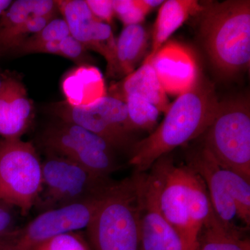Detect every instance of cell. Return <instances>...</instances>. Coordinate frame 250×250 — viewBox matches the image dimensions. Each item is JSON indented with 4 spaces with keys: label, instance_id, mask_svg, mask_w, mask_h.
<instances>
[{
    "label": "cell",
    "instance_id": "obj_1",
    "mask_svg": "<svg viewBox=\"0 0 250 250\" xmlns=\"http://www.w3.org/2000/svg\"><path fill=\"white\" fill-rule=\"evenodd\" d=\"M219 101L211 83L198 76L170 104L162 123L134 143L129 161L136 172H146L162 156L205 134L214 119Z\"/></svg>",
    "mask_w": 250,
    "mask_h": 250
},
{
    "label": "cell",
    "instance_id": "obj_2",
    "mask_svg": "<svg viewBox=\"0 0 250 250\" xmlns=\"http://www.w3.org/2000/svg\"><path fill=\"white\" fill-rule=\"evenodd\" d=\"M161 213L191 250L213 213L202 177L190 166L177 165L170 156H162L149 168Z\"/></svg>",
    "mask_w": 250,
    "mask_h": 250
},
{
    "label": "cell",
    "instance_id": "obj_3",
    "mask_svg": "<svg viewBox=\"0 0 250 250\" xmlns=\"http://www.w3.org/2000/svg\"><path fill=\"white\" fill-rule=\"evenodd\" d=\"M202 6L199 34L219 75L231 78L249 68L250 0L207 1Z\"/></svg>",
    "mask_w": 250,
    "mask_h": 250
},
{
    "label": "cell",
    "instance_id": "obj_4",
    "mask_svg": "<svg viewBox=\"0 0 250 250\" xmlns=\"http://www.w3.org/2000/svg\"><path fill=\"white\" fill-rule=\"evenodd\" d=\"M85 234L92 250H140L137 172L113 182Z\"/></svg>",
    "mask_w": 250,
    "mask_h": 250
},
{
    "label": "cell",
    "instance_id": "obj_5",
    "mask_svg": "<svg viewBox=\"0 0 250 250\" xmlns=\"http://www.w3.org/2000/svg\"><path fill=\"white\" fill-rule=\"evenodd\" d=\"M203 147L223 167L250 182V104L247 96L219 102Z\"/></svg>",
    "mask_w": 250,
    "mask_h": 250
},
{
    "label": "cell",
    "instance_id": "obj_6",
    "mask_svg": "<svg viewBox=\"0 0 250 250\" xmlns=\"http://www.w3.org/2000/svg\"><path fill=\"white\" fill-rule=\"evenodd\" d=\"M187 164L203 179L213 211L224 226L243 232L244 230L236 223L239 220L248 230L250 226V182L219 165L204 147L190 156Z\"/></svg>",
    "mask_w": 250,
    "mask_h": 250
},
{
    "label": "cell",
    "instance_id": "obj_7",
    "mask_svg": "<svg viewBox=\"0 0 250 250\" xmlns=\"http://www.w3.org/2000/svg\"><path fill=\"white\" fill-rule=\"evenodd\" d=\"M42 189V161L34 146L21 139L1 140L0 200L27 215L35 208Z\"/></svg>",
    "mask_w": 250,
    "mask_h": 250
},
{
    "label": "cell",
    "instance_id": "obj_8",
    "mask_svg": "<svg viewBox=\"0 0 250 250\" xmlns=\"http://www.w3.org/2000/svg\"><path fill=\"white\" fill-rule=\"evenodd\" d=\"M42 192L35 207L40 212L99 198L113 182L51 152L42 161Z\"/></svg>",
    "mask_w": 250,
    "mask_h": 250
},
{
    "label": "cell",
    "instance_id": "obj_9",
    "mask_svg": "<svg viewBox=\"0 0 250 250\" xmlns=\"http://www.w3.org/2000/svg\"><path fill=\"white\" fill-rule=\"evenodd\" d=\"M42 140L47 152L75 161L100 177L110 178L121 167L116 149L101 136L79 125L62 121L50 125Z\"/></svg>",
    "mask_w": 250,
    "mask_h": 250
},
{
    "label": "cell",
    "instance_id": "obj_10",
    "mask_svg": "<svg viewBox=\"0 0 250 250\" xmlns=\"http://www.w3.org/2000/svg\"><path fill=\"white\" fill-rule=\"evenodd\" d=\"M103 196L40 212L30 222L0 236V250H31L47 238L89 225Z\"/></svg>",
    "mask_w": 250,
    "mask_h": 250
},
{
    "label": "cell",
    "instance_id": "obj_11",
    "mask_svg": "<svg viewBox=\"0 0 250 250\" xmlns=\"http://www.w3.org/2000/svg\"><path fill=\"white\" fill-rule=\"evenodd\" d=\"M53 111L61 121L79 125L101 136L117 151L131 146L132 132L128 125L127 108L121 99L106 95L89 106L81 107L65 101L54 104Z\"/></svg>",
    "mask_w": 250,
    "mask_h": 250
},
{
    "label": "cell",
    "instance_id": "obj_12",
    "mask_svg": "<svg viewBox=\"0 0 250 250\" xmlns=\"http://www.w3.org/2000/svg\"><path fill=\"white\" fill-rule=\"evenodd\" d=\"M137 173L140 250H191L161 213L150 177Z\"/></svg>",
    "mask_w": 250,
    "mask_h": 250
},
{
    "label": "cell",
    "instance_id": "obj_13",
    "mask_svg": "<svg viewBox=\"0 0 250 250\" xmlns=\"http://www.w3.org/2000/svg\"><path fill=\"white\" fill-rule=\"evenodd\" d=\"M57 5L70 35L85 49L101 54L107 62L108 73L114 75L116 41L111 26L95 18L85 0H62Z\"/></svg>",
    "mask_w": 250,
    "mask_h": 250
},
{
    "label": "cell",
    "instance_id": "obj_14",
    "mask_svg": "<svg viewBox=\"0 0 250 250\" xmlns=\"http://www.w3.org/2000/svg\"><path fill=\"white\" fill-rule=\"evenodd\" d=\"M33 111L22 83L14 78L3 80L0 89V136L3 139H21L29 128Z\"/></svg>",
    "mask_w": 250,
    "mask_h": 250
},
{
    "label": "cell",
    "instance_id": "obj_15",
    "mask_svg": "<svg viewBox=\"0 0 250 250\" xmlns=\"http://www.w3.org/2000/svg\"><path fill=\"white\" fill-rule=\"evenodd\" d=\"M152 63L166 93H183L199 76L193 59L179 46L162 47Z\"/></svg>",
    "mask_w": 250,
    "mask_h": 250
},
{
    "label": "cell",
    "instance_id": "obj_16",
    "mask_svg": "<svg viewBox=\"0 0 250 250\" xmlns=\"http://www.w3.org/2000/svg\"><path fill=\"white\" fill-rule=\"evenodd\" d=\"M65 102L72 106H87L106 95L103 75L97 67L84 64L64 75L62 83Z\"/></svg>",
    "mask_w": 250,
    "mask_h": 250
},
{
    "label": "cell",
    "instance_id": "obj_17",
    "mask_svg": "<svg viewBox=\"0 0 250 250\" xmlns=\"http://www.w3.org/2000/svg\"><path fill=\"white\" fill-rule=\"evenodd\" d=\"M111 95L123 100L126 95L136 93L146 98L159 111L167 113L170 104L152 60L144 59L140 67L113 87Z\"/></svg>",
    "mask_w": 250,
    "mask_h": 250
},
{
    "label": "cell",
    "instance_id": "obj_18",
    "mask_svg": "<svg viewBox=\"0 0 250 250\" xmlns=\"http://www.w3.org/2000/svg\"><path fill=\"white\" fill-rule=\"evenodd\" d=\"M202 4L196 0H167L159 7L152 31V48L145 59L152 60L172 34L190 16L200 14Z\"/></svg>",
    "mask_w": 250,
    "mask_h": 250
},
{
    "label": "cell",
    "instance_id": "obj_19",
    "mask_svg": "<svg viewBox=\"0 0 250 250\" xmlns=\"http://www.w3.org/2000/svg\"><path fill=\"white\" fill-rule=\"evenodd\" d=\"M149 34L142 24L124 27L116 41L114 75L126 77L136 70L146 55Z\"/></svg>",
    "mask_w": 250,
    "mask_h": 250
},
{
    "label": "cell",
    "instance_id": "obj_20",
    "mask_svg": "<svg viewBox=\"0 0 250 250\" xmlns=\"http://www.w3.org/2000/svg\"><path fill=\"white\" fill-rule=\"evenodd\" d=\"M197 250H250V242L243 231L224 226L213 212L200 230Z\"/></svg>",
    "mask_w": 250,
    "mask_h": 250
},
{
    "label": "cell",
    "instance_id": "obj_21",
    "mask_svg": "<svg viewBox=\"0 0 250 250\" xmlns=\"http://www.w3.org/2000/svg\"><path fill=\"white\" fill-rule=\"evenodd\" d=\"M126 105L128 125L131 132L135 130H152L157 124L160 111L141 95L131 93L123 99Z\"/></svg>",
    "mask_w": 250,
    "mask_h": 250
},
{
    "label": "cell",
    "instance_id": "obj_22",
    "mask_svg": "<svg viewBox=\"0 0 250 250\" xmlns=\"http://www.w3.org/2000/svg\"><path fill=\"white\" fill-rule=\"evenodd\" d=\"M19 54L46 53L62 56L74 62H82L86 60V49L71 35L61 41H52L27 47H22L16 51Z\"/></svg>",
    "mask_w": 250,
    "mask_h": 250
},
{
    "label": "cell",
    "instance_id": "obj_23",
    "mask_svg": "<svg viewBox=\"0 0 250 250\" xmlns=\"http://www.w3.org/2000/svg\"><path fill=\"white\" fill-rule=\"evenodd\" d=\"M31 250H92L83 231H67L50 237Z\"/></svg>",
    "mask_w": 250,
    "mask_h": 250
},
{
    "label": "cell",
    "instance_id": "obj_24",
    "mask_svg": "<svg viewBox=\"0 0 250 250\" xmlns=\"http://www.w3.org/2000/svg\"><path fill=\"white\" fill-rule=\"evenodd\" d=\"M69 36H70V32L65 20L63 18H56L52 20L42 30L28 38L15 50L14 53L16 50L22 47L61 41Z\"/></svg>",
    "mask_w": 250,
    "mask_h": 250
},
{
    "label": "cell",
    "instance_id": "obj_25",
    "mask_svg": "<svg viewBox=\"0 0 250 250\" xmlns=\"http://www.w3.org/2000/svg\"><path fill=\"white\" fill-rule=\"evenodd\" d=\"M113 6L125 27L141 24L148 14L141 0H113Z\"/></svg>",
    "mask_w": 250,
    "mask_h": 250
},
{
    "label": "cell",
    "instance_id": "obj_26",
    "mask_svg": "<svg viewBox=\"0 0 250 250\" xmlns=\"http://www.w3.org/2000/svg\"><path fill=\"white\" fill-rule=\"evenodd\" d=\"M92 14L104 22L111 24L115 16L113 0H85Z\"/></svg>",
    "mask_w": 250,
    "mask_h": 250
},
{
    "label": "cell",
    "instance_id": "obj_27",
    "mask_svg": "<svg viewBox=\"0 0 250 250\" xmlns=\"http://www.w3.org/2000/svg\"><path fill=\"white\" fill-rule=\"evenodd\" d=\"M18 212L17 208L0 200V236L17 228Z\"/></svg>",
    "mask_w": 250,
    "mask_h": 250
},
{
    "label": "cell",
    "instance_id": "obj_28",
    "mask_svg": "<svg viewBox=\"0 0 250 250\" xmlns=\"http://www.w3.org/2000/svg\"><path fill=\"white\" fill-rule=\"evenodd\" d=\"M141 1L143 6H144L145 9L149 14L153 9L160 7L165 1L164 0H141Z\"/></svg>",
    "mask_w": 250,
    "mask_h": 250
},
{
    "label": "cell",
    "instance_id": "obj_29",
    "mask_svg": "<svg viewBox=\"0 0 250 250\" xmlns=\"http://www.w3.org/2000/svg\"><path fill=\"white\" fill-rule=\"evenodd\" d=\"M12 3L11 0H0V16L4 14Z\"/></svg>",
    "mask_w": 250,
    "mask_h": 250
},
{
    "label": "cell",
    "instance_id": "obj_30",
    "mask_svg": "<svg viewBox=\"0 0 250 250\" xmlns=\"http://www.w3.org/2000/svg\"><path fill=\"white\" fill-rule=\"evenodd\" d=\"M3 83V80H1V78H0V89H1V85H2Z\"/></svg>",
    "mask_w": 250,
    "mask_h": 250
}]
</instances>
